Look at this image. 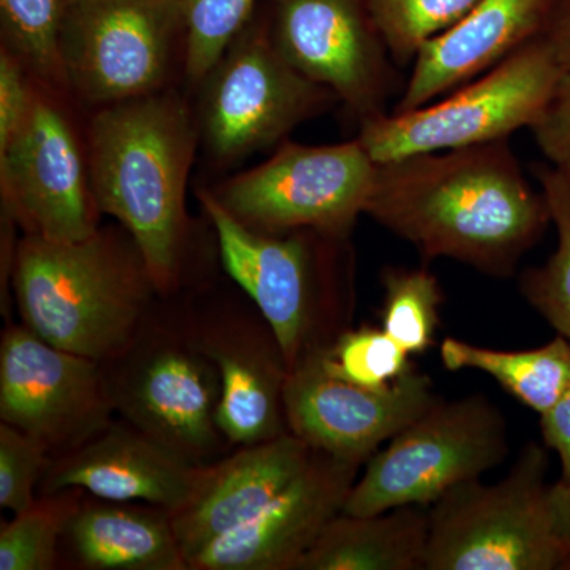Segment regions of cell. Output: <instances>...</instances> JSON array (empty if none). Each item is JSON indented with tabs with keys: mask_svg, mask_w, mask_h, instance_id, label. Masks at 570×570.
I'll list each match as a JSON object with an SVG mask.
<instances>
[{
	"mask_svg": "<svg viewBox=\"0 0 570 570\" xmlns=\"http://www.w3.org/2000/svg\"><path fill=\"white\" fill-rule=\"evenodd\" d=\"M366 216L417 249L509 277L551 224L509 138L377 164Z\"/></svg>",
	"mask_w": 570,
	"mask_h": 570,
	"instance_id": "cell-1",
	"label": "cell"
},
{
	"mask_svg": "<svg viewBox=\"0 0 570 570\" xmlns=\"http://www.w3.org/2000/svg\"><path fill=\"white\" fill-rule=\"evenodd\" d=\"M85 140L97 209L129 232L157 292L170 294L189 250L186 190L200 148L194 102L176 86L97 108Z\"/></svg>",
	"mask_w": 570,
	"mask_h": 570,
	"instance_id": "cell-2",
	"label": "cell"
},
{
	"mask_svg": "<svg viewBox=\"0 0 570 570\" xmlns=\"http://www.w3.org/2000/svg\"><path fill=\"white\" fill-rule=\"evenodd\" d=\"M10 285L22 325L52 346L99 363L129 348L159 294L121 225L70 243L22 235Z\"/></svg>",
	"mask_w": 570,
	"mask_h": 570,
	"instance_id": "cell-3",
	"label": "cell"
},
{
	"mask_svg": "<svg viewBox=\"0 0 570 570\" xmlns=\"http://www.w3.org/2000/svg\"><path fill=\"white\" fill-rule=\"evenodd\" d=\"M197 197L225 273L273 330L291 371L307 352L325 346L318 321L348 302L354 273L348 238L314 230L261 234L238 223L208 190L198 189Z\"/></svg>",
	"mask_w": 570,
	"mask_h": 570,
	"instance_id": "cell-4",
	"label": "cell"
},
{
	"mask_svg": "<svg viewBox=\"0 0 570 570\" xmlns=\"http://www.w3.org/2000/svg\"><path fill=\"white\" fill-rule=\"evenodd\" d=\"M547 471V450L531 442L504 479L491 485L471 480L439 498L430 505L423 570L568 568Z\"/></svg>",
	"mask_w": 570,
	"mask_h": 570,
	"instance_id": "cell-5",
	"label": "cell"
},
{
	"mask_svg": "<svg viewBox=\"0 0 570 570\" xmlns=\"http://www.w3.org/2000/svg\"><path fill=\"white\" fill-rule=\"evenodd\" d=\"M566 70L542 36L433 102L367 119L356 138L377 164L504 140L538 122Z\"/></svg>",
	"mask_w": 570,
	"mask_h": 570,
	"instance_id": "cell-6",
	"label": "cell"
},
{
	"mask_svg": "<svg viewBox=\"0 0 570 570\" xmlns=\"http://www.w3.org/2000/svg\"><path fill=\"white\" fill-rule=\"evenodd\" d=\"M195 96L200 149L217 170L285 141L296 127L340 104L330 89L285 61L269 39L261 9Z\"/></svg>",
	"mask_w": 570,
	"mask_h": 570,
	"instance_id": "cell-7",
	"label": "cell"
},
{
	"mask_svg": "<svg viewBox=\"0 0 570 570\" xmlns=\"http://www.w3.org/2000/svg\"><path fill=\"white\" fill-rule=\"evenodd\" d=\"M184 0H67L61 56L73 102L88 110L184 80Z\"/></svg>",
	"mask_w": 570,
	"mask_h": 570,
	"instance_id": "cell-8",
	"label": "cell"
},
{
	"mask_svg": "<svg viewBox=\"0 0 570 570\" xmlns=\"http://www.w3.org/2000/svg\"><path fill=\"white\" fill-rule=\"evenodd\" d=\"M116 412L198 466L230 448L217 426L220 376L189 317L165 325L149 313L124 354L102 363Z\"/></svg>",
	"mask_w": 570,
	"mask_h": 570,
	"instance_id": "cell-9",
	"label": "cell"
},
{
	"mask_svg": "<svg viewBox=\"0 0 570 570\" xmlns=\"http://www.w3.org/2000/svg\"><path fill=\"white\" fill-rule=\"evenodd\" d=\"M509 453L501 411L483 395L439 400L366 461L343 513L374 515L433 505L453 487L482 478Z\"/></svg>",
	"mask_w": 570,
	"mask_h": 570,
	"instance_id": "cell-10",
	"label": "cell"
},
{
	"mask_svg": "<svg viewBox=\"0 0 570 570\" xmlns=\"http://www.w3.org/2000/svg\"><path fill=\"white\" fill-rule=\"evenodd\" d=\"M376 170L358 138L321 146L285 140L265 163L206 190L238 223L261 234L314 230L351 238L366 214Z\"/></svg>",
	"mask_w": 570,
	"mask_h": 570,
	"instance_id": "cell-11",
	"label": "cell"
},
{
	"mask_svg": "<svg viewBox=\"0 0 570 570\" xmlns=\"http://www.w3.org/2000/svg\"><path fill=\"white\" fill-rule=\"evenodd\" d=\"M70 102L36 81L28 119L0 149L2 209L22 235L70 243L100 227L85 134L75 127Z\"/></svg>",
	"mask_w": 570,
	"mask_h": 570,
	"instance_id": "cell-12",
	"label": "cell"
},
{
	"mask_svg": "<svg viewBox=\"0 0 570 570\" xmlns=\"http://www.w3.org/2000/svg\"><path fill=\"white\" fill-rule=\"evenodd\" d=\"M261 10L285 61L335 94L358 126L389 112L400 67L370 0H264Z\"/></svg>",
	"mask_w": 570,
	"mask_h": 570,
	"instance_id": "cell-13",
	"label": "cell"
},
{
	"mask_svg": "<svg viewBox=\"0 0 570 570\" xmlns=\"http://www.w3.org/2000/svg\"><path fill=\"white\" fill-rule=\"evenodd\" d=\"M102 363L63 351L26 325L0 341V420L40 442L50 456L80 448L112 422Z\"/></svg>",
	"mask_w": 570,
	"mask_h": 570,
	"instance_id": "cell-14",
	"label": "cell"
},
{
	"mask_svg": "<svg viewBox=\"0 0 570 570\" xmlns=\"http://www.w3.org/2000/svg\"><path fill=\"white\" fill-rule=\"evenodd\" d=\"M436 401L433 382L415 367L392 387H360L330 374L316 348L288 371L284 393L292 434L313 449L362 464Z\"/></svg>",
	"mask_w": 570,
	"mask_h": 570,
	"instance_id": "cell-15",
	"label": "cell"
},
{
	"mask_svg": "<svg viewBox=\"0 0 570 570\" xmlns=\"http://www.w3.org/2000/svg\"><path fill=\"white\" fill-rule=\"evenodd\" d=\"M198 347L220 376L217 426L230 448H246L287 433L288 366L273 330L255 307L189 317Z\"/></svg>",
	"mask_w": 570,
	"mask_h": 570,
	"instance_id": "cell-16",
	"label": "cell"
},
{
	"mask_svg": "<svg viewBox=\"0 0 570 570\" xmlns=\"http://www.w3.org/2000/svg\"><path fill=\"white\" fill-rule=\"evenodd\" d=\"M362 468L316 449L305 471L257 517L195 551L189 570H296L326 524L343 512Z\"/></svg>",
	"mask_w": 570,
	"mask_h": 570,
	"instance_id": "cell-17",
	"label": "cell"
},
{
	"mask_svg": "<svg viewBox=\"0 0 570 570\" xmlns=\"http://www.w3.org/2000/svg\"><path fill=\"white\" fill-rule=\"evenodd\" d=\"M202 468L132 423L112 420L80 448L52 456L39 489H78L104 501L157 505L171 515L193 497Z\"/></svg>",
	"mask_w": 570,
	"mask_h": 570,
	"instance_id": "cell-18",
	"label": "cell"
},
{
	"mask_svg": "<svg viewBox=\"0 0 570 570\" xmlns=\"http://www.w3.org/2000/svg\"><path fill=\"white\" fill-rule=\"evenodd\" d=\"M569 0H479L463 20L423 45L393 112L414 110L474 80L546 36Z\"/></svg>",
	"mask_w": 570,
	"mask_h": 570,
	"instance_id": "cell-19",
	"label": "cell"
},
{
	"mask_svg": "<svg viewBox=\"0 0 570 570\" xmlns=\"http://www.w3.org/2000/svg\"><path fill=\"white\" fill-rule=\"evenodd\" d=\"M316 449L287 431L205 464L193 497L171 513L186 562L195 551L257 517L305 471Z\"/></svg>",
	"mask_w": 570,
	"mask_h": 570,
	"instance_id": "cell-20",
	"label": "cell"
},
{
	"mask_svg": "<svg viewBox=\"0 0 570 570\" xmlns=\"http://www.w3.org/2000/svg\"><path fill=\"white\" fill-rule=\"evenodd\" d=\"M63 530L59 557L85 570H189L168 510L86 498Z\"/></svg>",
	"mask_w": 570,
	"mask_h": 570,
	"instance_id": "cell-21",
	"label": "cell"
},
{
	"mask_svg": "<svg viewBox=\"0 0 570 570\" xmlns=\"http://www.w3.org/2000/svg\"><path fill=\"white\" fill-rule=\"evenodd\" d=\"M430 508L403 505L374 513H337L296 570H423Z\"/></svg>",
	"mask_w": 570,
	"mask_h": 570,
	"instance_id": "cell-22",
	"label": "cell"
},
{
	"mask_svg": "<svg viewBox=\"0 0 570 570\" xmlns=\"http://www.w3.org/2000/svg\"><path fill=\"white\" fill-rule=\"evenodd\" d=\"M439 352L449 371H482L539 415L549 411L570 385V341L561 335L546 346L515 352L448 337Z\"/></svg>",
	"mask_w": 570,
	"mask_h": 570,
	"instance_id": "cell-23",
	"label": "cell"
},
{
	"mask_svg": "<svg viewBox=\"0 0 570 570\" xmlns=\"http://www.w3.org/2000/svg\"><path fill=\"white\" fill-rule=\"evenodd\" d=\"M532 171L549 202L558 245L546 264L523 273L521 294L558 335L570 341V181L551 165H535Z\"/></svg>",
	"mask_w": 570,
	"mask_h": 570,
	"instance_id": "cell-24",
	"label": "cell"
},
{
	"mask_svg": "<svg viewBox=\"0 0 570 570\" xmlns=\"http://www.w3.org/2000/svg\"><path fill=\"white\" fill-rule=\"evenodd\" d=\"M66 2L0 0V28L2 48L20 59L33 80L71 99L61 56Z\"/></svg>",
	"mask_w": 570,
	"mask_h": 570,
	"instance_id": "cell-25",
	"label": "cell"
},
{
	"mask_svg": "<svg viewBox=\"0 0 570 570\" xmlns=\"http://www.w3.org/2000/svg\"><path fill=\"white\" fill-rule=\"evenodd\" d=\"M382 287L381 328L409 355L425 354L441 322L444 294L438 277L425 266H387Z\"/></svg>",
	"mask_w": 570,
	"mask_h": 570,
	"instance_id": "cell-26",
	"label": "cell"
},
{
	"mask_svg": "<svg viewBox=\"0 0 570 570\" xmlns=\"http://www.w3.org/2000/svg\"><path fill=\"white\" fill-rule=\"evenodd\" d=\"M82 493L85 491L70 489L40 494L31 508L3 523L0 530V570L58 568L63 530Z\"/></svg>",
	"mask_w": 570,
	"mask_h": 570,
	"instance_id": "cell-27",
	"label": "cell"
},
{
	"mask_svg": "<svg viewBox=\"0 0 570 570\" xmlns=\"http://www.w3.org/2000/svg\"><path fill=\"white\" fill-rule=\"evenodd\" d=\"M316 352L330 374L366 389L392 387L414 367L412 355L374 326L344 330Z\"/></svg>",
	"mask_w": 570,
	"mask_h": 570,
	"instance_id": "cell-28",
	"label": "cell"
},
{
	"mask_svg": "<svg viewBox=\"0 0 570 570\" xmlns=\"http://www.w3.org/2000/svg\"><path fill=\"white\" fill-rule=\"evenodd\" d=\"M479 0H370L379 31L397 67L412 66L423 45L449 31Z\"/></svg>",
	"mask_w": 570,
	"mask_h": 570,
	"instance_id": "cell-29",
	"label": "cell"
},
{
	"mask_svg": "<svg viewBox=\"0 0 570 570\" xmlns=\"http://www.w3.org/2000/svg\"><path fill=\"white\" fill-rule=\"evenodd\" d=\"M264 0H184L187 17L184 85L197 89Z\"/></svg>",
	"mask_w": 570,
	"mask_h": 570,
	"instance_id": "cell-30",
	"label": "cell"
},
{
	"mask_svg": "<svg viewBox=\"0 0 570 570\" xmlns=\"http://www.w3.org/2000/svg\"><path fill=\"white\" fill-rule=\"evenodd\" d=\"M50 459L37 439L0 423V508L14 515L31 508Z\"/></svg>",
	"mask_w": 570,
	"mask_h": 570,
	"instance_id": "cell-31",
	"label": "cell"
},
{
	"mask_svg": "<svg viewBox=\"0 0 570 570\" xmlns=\"http://www.w3.org/2000/svg\"><path fill=\"white\" fill-rule=\"evenodd\" d=\"M36 80L20 59L0 47V149L6 148L28 119Z\"/></svg>",
	"mask_w": 570,
	"mask_h": 570,
	"instance_id": "cell-32",
	"label": "cell"
},
{
	"mask_svg": "<svg viewBox=\"0 0 570 570\" xmlns=\"http://www.w3.org/2000/svg\"><path fill=\"white\" fill-rule=\"evenodd\" d=\"M530 130L551 167L570 181V69Z\"/></svg>",
	"mask_w": 570,
	"mask_h": 570,
	"instance_id": "cell-33",
	"label": "cell"
},
{
	"mask_svg": "<svg viewBox=\"0 0 570 570\" xmlns=\"http://www.w3.org/2000/svg\"><path fill=\"white\" fill-rule=\"evenodd\" d=\"M540 431L547 448L560 456V480L570 482V385L560 400L540 415Z\"/></svg>",
	"mask_w": 570,
	"mask_h": 570,
	"instance_id": "cell-34",
	"label": "cell"
},
{
	"mask_svg": "<svg viewBox=\"0 0 570 570\" xmlns=\"http://www.w3.org/2000/svg\"><path fill=\"white\" fill-rule=\"evenodd\" d=\"M551 509H553L554 524L558 535L570 554V482L558 480L550 490ZM570 568V560L568 569Z\"/></svg>",
	"mask_w": 570,
	"mask_h": 570,
	"instance_id": "cell-35",
	"label": "cell"
},
{
	"mask_svg": "<svg viewBox=\"0 0 570 570\" xmlns=\"http://www.w3.org/2000/svg\"><path fill=\"white\" fill-rule=\"evenodd\" d=\"M550 43L553 45L558 58L564 63L566 69H570V0L564 9L558 14L557 20L551 24L550 31L546 33Z\"/></svg>",
	"mask_w": 570,
	"mask_h": 570,
	"instance_id": "cell-36",
	"label": "cell"
},
{
	"mask_svg": "<svg viewBox=\"0 0 570 570\" xmlns=\"http://www.w3.org/2000/svg\"><path fill=\"white\" fill-rule=\"evenodd\" d=\"M569 570H570V568H569Z\"/></svg>",
	"mask_w": 570,
	"mask_h": 570,
	"instance_id": "cell-37",
	"label": "cell"
}]
</instances>
